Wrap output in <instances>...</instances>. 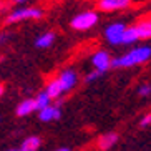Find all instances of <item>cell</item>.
<instances>
[{
	"mask_svg": "<svg viewBox=\"0 0 151 151\" xmlns=\"http://www.w3.org/2000/svg\"><path fill=\"white\" fill-rule=\"evenodd\" d=\"M4 7H5V4L2 2V0H0V12H2V9H4Z\"/></svg>",
	"mask_w": 151,
	"mask_h": 151,
	"instance_id": "obj_24",
	"label": "cell"
},
{
	"mask_svg": "<svg viewBox=\"0 0 151 151\" xmlns=\"http://www.w3.org/2000/svg\"><path fill=\"white\" fill-rule=\"evenodd\" d=\"M134 28L139 38H151V20H141L138 25H134Z\"/></svg>",
	"mask_w": 151,
	"mask_h": 151,
	"instance_id": "obj_15",
	"label": "cell"
},
{
	"mask_svg": "<svg viewBox=\"0 0 151 151\" xmlns=\"http://www.w3.org/2000/svg\"><path fill=\"white\" fill-rule=\"evenodd\" d=\"M98 20H100V17H98L96 12H93V10H86V12H81V14L75 15V17L71 18V28H75V30H90L91 27H95L98 23Z\"/></svg>",
	"mask_w": 151,
	"mask_h": 151,
	"instance_id": "obj_3",
	"label": "cell"
},
{
	"mask_svg": "<svg viewBox=\"0 0 151 151\" xmlns=\"http://www.w3.org/2000/svg\"><path fill=\"white\" fill-rule=\"evenodd\" d=\"M150 124H151V113H148V115H145L141 120H139V126H141V128H148Z\"/></svg>",
	"mask_w": 151,
	"mask_h": 151,
	"instance_id": "obj_19",
	"label": "cell"
},
{
	"mask_svg": "<svg viewBox=\"0 0 151 151\" xmlns=\"http://www.w3.org/2000/svg\"><path fill=\"white\" fill-rule=\"evenodd\" d=\"M7 40H9V33H0V45L7 43Z\"/></svg>",
	"mask_w": 151,
	"mask_h": 151,
	"instance_id": "obj_20",
	"label": "cell"
},
{
	"mask_svg": "<svg viewBox=\"0 0 151 151\" xmlns=\"http://www.w3.org/2000/svg\"><path fill=\"white\" fill-rule=\"evenodd\" d=\"M101 75H103L101 71H98V70H93V71H90L88 75H86V78H85V80L88 81V83H91V81L98 80V78H100V76H101Z\"/></svg>",
	"mask_w": 151,
	"mask_h": 151,
	"instance_id": "obj_18",
	"label": "cell"
},
{
	"mask_svg": "<svg viewBox=\"0 0 151 151\" xmlns=\"http://www.w3.org/2000/svg\"><path fill=\"white\" fill-rule=\"evenodd\" d=\"M118 139H120V136H118V133H115V131L105 133V134H101V136L98 138V148L103 150V151L111 150V148L118 143Z\"/></svg>",
	"mask_w": 151,
	"mask_h": 151,
	"instance_id": "obj_9",
	"label": "cell"
},
{
	"mask_svg": "<svg viewBox=\"0 0 151 151\" xmlns=\"http://www.w3.org/2000/svg\"><path fill=\"white\" fill-rule=\"evenodd\" d=\"M4 90H5L4 85H0V98H2V95H4Z\"/></svg>",
	"mask_w": 151,
	"mask_h": 151,
	"instance_id": "obj_23",
	"label": "cell"
},
{
	"mask_svg": "<svg viewBox=\"0 0 151 151\" xmlns=\"http://www.w3.org/2000/svg\"><path fill=\"white\" fill-rule=\"evenodd\" d=\"M45 91L50 95V98H52V100H60V98H62V95H63V90H62V86H60V83H58L57 78H55V80H52L48 85H47Z\"/></svg>",
	"mask_w": 151,
	"mask_h": 151,
	"instance_id": "obj_14",
	"label": "cell"
},
{
	"mask_svg": "<svg viewBox=\"0 0 151 151\" xmlns=\"http://www.w3.org/2000/svg\"><path fill=\"white\" fill-rule=\"evenodd\" d=\"M138 40H139V37H138L134 27H126L121 33V45H133Z\"/></svg>",
	"mask_w": 151,
	"mask_h": 151,
	"instance_id": "obj_13",
	"label": "cell"
},
{
	"mask_svg": "<svg viewBox=\"0 0 151 151\" xmlns=\"http://www.w3.org/2000/svg\"><path fill=\"white\" fill-rule=\"evenodd\" d=\"M55 33L53 32H45V33H42V35L37 37L35 40V47L37 48H50L52 45H53L55 42Z\"/></svg>",
	"mask_w": 151,
	"mask_h": 151,
	"instance_id": "obj_11",
	"label": "cell"
},
{
	"mask_svg": "<svg viewBox=\"0 0 151 151\" xmlns=\"http://www.w3.org/2000/svg\"><path fill=\"white\" fill-rule=\"evenodd\" d=\"M42 17H43V10L38 7H20V9L10 12V15L5 18V23L12 25V23L22 22V20H38Z\"/></svg>",
	"mask_w": 151,
	"mask_h": 151,
	"instance_id": "obj_2",
	"label": "cell"
},
{
	"mask_svg": "<svg viewBox=\"0 0 151 151\" xmlns=\"http://www.w3.org/2000/svg\"><path fill=\"white\" fill-rule=\"evenodd\" d=\"M131 5V0H98V9L101 12L124 10Z\"/></svg>",
	"mask_w": 151,
	"mask_h": 151,
	"instance_id": "obj_8",
	"label": "cell"
},
{
	"mask_svg": "<svg viewBox=\"0 0 151 151\" xmlns=\"http://www.w3.org/2000/svg\"><path fill=\"white\" fill-rule=\"evenodd\" d=\"M33 100H35V105H37V111L40 110V108H43V106H47V105L52 103V98H50V95L47 93L45 90H42V91L37 95Z\"/></svg>",
	"mask_w": 151,
	"mask_h": 151,
	"instance_id": "obj_16",
	"label": "cell"
},
{
	"mask_svg": "<svg viewBox=\"0 0 151 151\" xmlns=\"http://www.w3.org/2000/svg\"><path fill=\"white\" fill-rule=\"evenodd\" d=\"M33 111H37V105H35V100L33 98H27V100H23V101H20L17 105V108H15V113H17V116H28L32 115Z\"/></svg>",
	"mask_w": 151,
	"mask_h": 151,
	"instance_id": "obj_10",
	"label": "cell"
},
{
	"mask_svg": "<svg viewBox=\"0 0 151 151\" xmlns=\"http://www.w3.org/2000/svg\"><path fill=\"white\" fill-rule=\"evenodd\" d=\"M58 83H60V86H62L63 93H68V91H71V90L76 86V83H78V73H76L75 70H63L60 75H58Z\"/></svg>",
	"mask_w": 151,
	"mask_h": 151,
	"instance_id": "obj_5",
	"label": "cell"
},
{
	"mask_svg": "<svg viewBox=\"0 0 151 151\" xmlns=\"http://www.w3.org/2000/svg\"><path fill=\"white\" fill-rule=\"evenodd\" d=\"M126 28L124 22H113L105 28V38L110 45H121V33Z\"/></svg>",
	"mask_w": 151,
	"mask_h": 151,
	"instance_id": "obj_4",
	"label": "cell"
},
{
	"mask_svg": "<svg viewBox=\"0 0 151 151\" xmlns=\"http://www.w3.org/2000/svg\"><path fill=\"white\" fill-rule=\"evenodd\" d=\"M15 4H25V2H28V0H14Z\"/></svg>",
	"mask_w": 151,
	"mask_h": 151,
	"instance_id": "obj_22",
	"label": "cell"
},
{
	"mask_svg": "<svg viewBox=\"0 0 151 151\" xmlns=\"http://www.w3.org/2000/svg\"><path fill=\"white\" fill-rule=\"evenodd\" d=\"M91 65H93L95 70L101 71V73L108 71L111 68V57H110V53H108L106 50H98V52H95V53L91 55Z\"/></svg>",
	"mask_w": 151,
	"mask_h": 151,
	"instance_id": "obj_6",
	"label": "cell"
},
{
	"mask_svg": "<svg viewBox=\"0 0 151 151\" xmlns=\"http://www.w3.org/2000/svg\"><path fill=\"white\" fill-rule=\"evenodd\" d=\"M58 151H70V148H68V146H62V148H58Z\"/></svg>",
	"mask_w": 151,
	"mask_h": 151,
	"instance_id": "obj_21",
	"label": "cell"
},
{
	"mask_svg": "<svg viewBox=\"0 0 151 151\" xmlns=\"http://www.w3.org/2000/svg\"><path fill=\"white\" fill-rule=\"evenodd\" d=\"M151 60V47H136L134 50H129L123 57L111 58V68H129L136 67L141 63H146Z\"/></svg>",
	"mask_w": 151,
	"mask_h": 151,
	"instance_id": "obj_1",
	"label": "cell"
},
{
	"mask_svg": "<svg viewBox=\"0 0 151 151\" xmlns=\"http://www.w3.org/2000/svg\"><path fill=\"white\" fill-rule=\"evenodd\" d=\"M42 146V138L40 136H28L23 139V143L20 145L22 151H37Z\"/></svg>",
	"mask_w": 151,
	"mask_h": 151,
	"instance_id": "obj_12",
	"label": "cell"
},
{
	"mask_svg": "<svg viewBox=\"0 0 151 151\" xmlns=\"http://www.w3.org/2000/svg\"><path fill=\"white\" fill-rule=\"evenodd\" d=\"M138 95H139L141 98L150 96V95H151V85H148V83L139 85V88H138Z\"/></svg>",
	"mask_w": 151,
	"mask_h": 151,
	"instance_id": "obj_17",
	"label": "cell"
},
{
	"mask_svg": "<svg viewBox=\"0 0 151 151\" xmlns=\"http://www.w3.org/2000/svg\"><path fill=\"white\" fill-rule=\"evenodd\" d=\"M38 118L40 121L43 123H50V121H55V120H60L62 118V106H60V103L58 105H47V106L40 108L38 110Z\"/></svg>",
	"mask_w": 151,
	"mask_h": 151,
	"instance_id": "obj_7",
	"label": "cell"
}]
</instances>
